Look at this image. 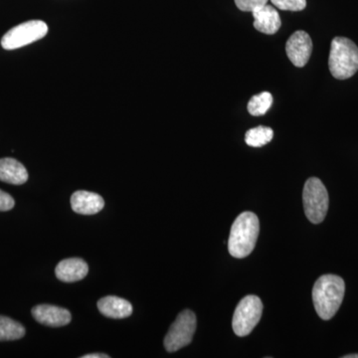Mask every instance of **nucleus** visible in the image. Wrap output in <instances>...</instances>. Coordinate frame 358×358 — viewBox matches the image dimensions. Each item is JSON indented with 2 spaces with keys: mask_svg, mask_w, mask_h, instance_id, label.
Wrapping results in <instances>:
<instances>
[{
  "mask_svg": "<svg viewBox=\"0 0 358 358\" xmlns=\"http://www.w3.org/2000/svg\"><path fill=\"white\" fill-rule=\"evenodd\" d=\"M345 284L336 275H324L317 279L313 289V301L320 319L334 317L345 298Z\"/></svg>",
  "mask_w": 358,
  "mask_h": 358,
  "instance_id": "1",
  "label": "nucleus"
},
{
  "mask_svg": "<svg viewBox=\"0 0 358 358\" xmlns=\"http://www.w3.org/2000/svg\"><path fill=\"white\" fill-rule=\"evenodd\" d=\"M260 231L258 216L253 212L240 214L231 227L228 249L231 256L242 259L250 255L256 246Z\"/></svg>",
  "mask_w": 358,
  "mask_h": 358,
  "instance_id": "2",
  "label": "nucleus"
},
{
  "mask_svg": "<svg viewBox=\"0 0 358 358\" xmlns=\"http://www.w3.org/2000/svg\"><path fill=\"white\" fill-rule=\"evenodd\" d=\"M329 71L336 79L346 80L358 71V47L345 37L331 41L329 59Z\"/></svg>",
  "mask_w": 358,
  "mask_h": 358,
  "instance_id": "3",
  "label": "nucleus"
},
{
  "mask_svg": "<svg viewBox=\"0 0 358 358\" xmlns=\"http://www.w3.org/2000/svg\"><path fill=\"white\" fill-rule=\"evenodd\" d=\"M303 207L308 220L320 224L326 218L329 210V193L320 179L308 178L303 187Z\"/></svg>",
  "mask_w": 358,
  "mask_h": 358,
  "instance_id": "4",
  "label": "nucleus"
},
{
  "mask_svg": "<svg viewBox=\"0 0 358 358\" xmlns=\"http://www.w3.org/2000/svg\"><path fill=\"white\" fill-rule=\"evenodd\" d=\"M262 313L263 303L259 296L250 294L242 299L233 315V331L236 336L240 338L248 336L260 322Z\"/></svg>",
  "mask_w": 358,
  "mask_h": 358,
  "instance_id": "5",
  "label": "nucleus"
},
{
  "mask_svg": "<svg viewBox=\"0 0 358 358\" xmlns=\"http://www.w3.org/2000/svg\"><path fill=\"white\" fill-rule=\"evenodd\" d=\"M47 33H48V26L44 21H27L15 26L6 33L1 39V46L6 50H14L43 38Z\"/></svg>",
  "mask_w": 358,
  "mask_h": 358,
  "instance_id": "6",
  "label": "nucleus"
},
{
  "mask_svg": "<svg viewBox=\"0 0 358 358\" xmlns=\"http://www.w3.org/2000/svg\"><path fill=\"white\" fill-rule=\"evenodd\" d=\"M196 331V317L190 310L179 313L164 338V348L169 352H178L192 341Z\"/></svg>",
  "mask_w": 358,
  "mask_h": 358,
  "instance_id": "7",
  "label": "nucleus"
},
{
  "mask_svg": "<svg viewBox=\"0 0 358 358\" xmlns=\"http://www.w3.org/2000/svg\"><path fill=\"white\" fill-rule=\"evenodd\" d=\"M313 51V42L307 32L296 31L291 35L286 43V53L296 67L307 65Z\"/></svg>",
  "mask_w": 358,
  "mask_h": 358,
  "instance_id": "8",
  "label": "nucleus"
},
{
  "mask_svg": "<svg viewBox=\"0 0 358 358\" xmlns=\"http://www.w3.org/2000/svg\"><path fill=\"white\" fill-rule=\"evenodd\" d=\"M32 315L39 324L51 327L67 326L72 315L67 308L51 305H39L32 308Z\"/></svg>",
  "mask_w": 358,
  "mask_h": 358,
  "instance_id": "9",
  "label": "nucleus"
},
{
  "mask_svg": "<svg viewBox=\"0 0 358 358\" xmlns=\"http://www.w3.org/2000/svg\"><path fill=\"white\" fill-rule=\"evenodd\" d=\"M71 206L78 214L94 215L102 210L105 206V201L103 197L96 193L79 190L73 193L71 196Z\"/></svg>",
  "mask_w": 358,
  "mask_h": 358,
  "instance_id": "10",
  "label": "nucleus"
},
{
  "mask_svg": "<svg viewBox=\"0 0 358 358\" xmlns=\"http://www.w3.org/2000/svg\"><path fill=\"white\" fill-rule=\"evenodd\" d=\"M252 14L254 17V27L264 34H275L281 28V18L275 7L266 4L252 11Z\"/></svg>",
  "mask_w": 358,
  "mask_h": 358,
  "instance_id": "11",
  "label": "nucleus"
},
{
  "mask_svg": "<svg viewBox=\"0 0 358 358\" xmlns=\"http://www.w3.org/2000/svg\"><path fill=\"white\" fill-rule=\"evenodd\" d=\"M88 265L81 258L65 259L55 268L56 277L65 282L81 281L88 275Z\"/></svg>",
  "mask_w": 358,
  "mask_h": 358,
  "instance_id": "12",
  "label": "nucleus"
},
{
  "mask_svg": "<svg viewBox=\"0 0 358 358\" xmlns=\"http://www.w3.org/2000/svg\"><path fill=\"white\" fill-rule=\"evenodd\" d=\"M100 313L110 319H126L133 313V306L119 296H108L98 301Z\"/></svg>",
  "mask_w": 358,
  "mask_h": 358,
  "instance_id": "13",
  "label": "nucleus"
},
{
  "mask_svg": "<svg viewBox=\"0 0 358 358\" xmlns=\"http://www.w3.org/2000/svg\"><path fill=\"white\" fill-rule=\"evenodd\" d=\"M0 180L9 185H24L28 180V173L18 160L6 157L0 159Z\"/></svg>",
  "mask_w": 358,
  "mask_h": 358,
  "instance_id": "14",
  "label": "nucleus"
},
{
  "mask_svg": "<svg viewBox=\"0 0 358 358\" xmlns=\"http://www.w3.org/2000/svg\"><path fill=\"white\" fill-rule=\"evenodd\" d=\"M25 336L22 324L10 317L0 315V341H16Z\"/></svg>",
  "mask_w": 358,
  "mask_h": 358,
  "instance_id": "15",
  "label": "nucleus"
},
{
  "mask_svg": "<svg viewBox=\"0 0 358 358\" xmlns=\"http://www.w3.org/2000/svg\"><path fill=\"white\" fill-rule=\"evenodd\" d=\"M274 131L268 127L259 126L249 129L245 134V141L252 148H261L273 140Z\"/></svg>",
  "mask_w": 358,
  "mask_h": 358,
  "instance_id": "16",
  "label": "nucleus"
},
{
  "mask_svg": "<svg viewBox=\"0 0 358 358\" xmlns=\"http://www.w3.org/2000/svg\"><path fill=\"white\" fill-rule=\"evenodd\" d=\"M273 103L272 94L268 92H263L259 95L253 96L248 103V112L250 115H264L270 109Z\"/></svg>",
  "mask_w": 358,
  "mask_h": 358,
  "instance_id": "17",
  "label": "nucleus"
},
{
  "mask_svg": "<svg viewBox=\"0 0 358 358\" xmlns=\"http://www.w3.org/2000/svg\"><path fill=\"white\" fill-rule=\"evenodd\" d=\"M281 10L301 11L307 6V0H271Z\"/></svg>",
  "mask_w": 358,
  "mask_h": 358,
  "instance_id": "18",
  "label": "nucleus"
},
{
  "mask_svg": "<svg viewBox=\"0 0 358 358\" xmlns=\"http://www.w3.org/2000/svg\"><path fill=\"white\" fill-rule=\"evenodd\" d=\"M238 8L244 13H252L268 3V0H234Z\"/></svg>",
  "mask_w": 358,
  "mask_h": 358,
  "instance_id": "19",
  "label": "nucleus"
},
{
  "mask_svg": "<svg viewBox=\"0 0 358 358\" xmlns=\"http://www.w3.org/2000/svg\"><path fill=\"white\" fill-rule=\"evenodd\" d=\"M15 201L8 193L0 190V211H9L13 208Z\"/></svg>",
  "mask_w": 358,
  "mask_h": 358,
  "instance_id": "20",
  "label": "nucleus"
},
{
  "mask_svg": "<svg viewBox=\"0 0 358 358\" xmlns=\"http://www.w3.org/2000/svg\"><path fill=\"white\" fill-rule=\"evenodd\" d=\"M110 355L103 353H91V355H83L82 358H109Z\"/></svg>",
  "mask_w": 358,
  "mask_h": 358,
  "instance_id": "21",
  "label": "nucleus"
},
{
  "mask_svg": "<svg viewBox=\"0 0 358 358\" xmlns=\"http://www.w3.org/2000/svg\"><path fill=\"white\" fill-rule=\"evenodd\" d=\"M343 358H358V355H345V357H343Z\"/></svg>",
  "mask_w": 358,
  "mask_h": 358,
  "instance_id": "22",
  "label": "nucleus"
}]
</instances>
